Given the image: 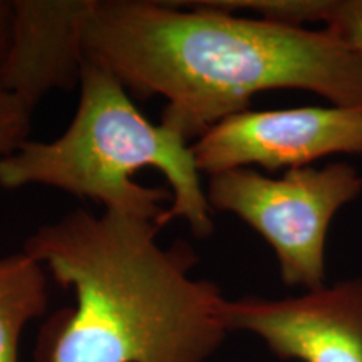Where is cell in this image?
<instances>
[{"instance_id":"52a82bcc","label":"cell","mask_w":362,"mask_h":362,"mask_svg":"<svg viewBox=\"0 0 362 362\" xmlns=\"http://www.w3.org/2000/svg\"><path fill=\"white\" fill-rule=\"evenodd\" d=\"M90 4L93 0H13V40L0 89L34 111L51 90H71L79 84Z\"/></svg>"},{"instance_id":"8992f818","label":"cell","mask_w":362,"mask_h":362,"mask_svg":"<svg viewBox=\"0 0 362 362\" xmlns=\"http://www.w3.org/2000/svg\"><path fill=\"white\" fill-rule=\"evenodd\" d=\"M221 319L282 361L362 362V275L293 297L226 298Z\"/></svg>"},{"instance_id":"8fae6325","label":"cell","mask_w":362,"mask_h":362,"mask_svg":"<svg viewBox=\"0 0 362 362\" xmlns=\"http://www.w3.org/2000/svg\"><path fill=\"white\" fill-rule=\"evenodd\" d=\"M13 22H16V6L13 0H0V74L8 59L13 40Z\"/></svg>"},{"instance_id":"277c9868","label":"cell","mask_w":362,"mask_h":362,"mask_svg":"<svg viewBox=\"0 0 362 362\" xmlns=\"http://www.w3.org/2000/svg\"><path fill=\"white\" fill-rule=\"evenodd\" d=\"M214 211L238 216L269 243L288 287H322L329 228L339 211L362 194V175L346 161L304 166L272 178L255 168L208 176Z\"/></svg>"},{"instance_id":"3957f363","label":"cell","mask_w":362,"mask_h":362,"mask_svg":"<svg viewBox=\"0 0 362 362\" xmlns=\"http://www.w3.org/2000/svg\"><path fill=\"white\" fill-rule=\"evenodd\" d=\"M79 104L71 124L52 141H27L0 158V187L59 188L101 203L104 211L155 221L185 220L194 237L214 233L192 143L138 110L112 72L86 59Z\"/></svg>"},{"instance_id":"9c48e42d","label":"cell","mask_w":362,"mask_h":362,"mask_svg":"<svg viewBox=\"0 0 362 362\" xmlns=\"http://www.w3.org/2000/svg\"><path fill=\"white\" fill-rule=\"evenodd\" d=\"M238 8L277 24H322L336 42L362 54V0H240Z\"/></svg>"},{"instance_id":"ba28073f","label":"cell","mask_w":362,"mask_h":362,"mask_svg":"<svg viewBox=\"0 0 362 362\" xmlns=\"http://www.w3.org/2000/svg\"><path fill=\"white\" fill-rule=\"evenodd\" d=\"M47 307L44 267L24 252L0 259V362H19L25 325L45 315Z\"/></svg>"},{"instance_id":"6da1fadb","label":"cell","mask_w":362,"mask_h":362,"mask_svg":"<svg viewBox=\"0 0 362 362\" xmlns=\"http://www.w3.org/2000/svg\"><path fill=\"white\" fill-rule=\"evenodd\" d=\"M84 54L131 96L165 98L161 123L189 143L250 110L265 90H307L330 104L362 106V54L322 29L238 16L210 0H93Z\"/></svg>"},{"instance_id":"30bf717a","label":"cell","mask_w":362,"mask_h":362,"mask_svg":"<svg viewBox=\"0 0 362 362\" xmlns=\"http://www.w3.org/2000/svg\"><path fill=\"white\" fill-rule=\"evenodd\" d=\"M33 110L19 98L0 89V158L16 153L29 141Z\"/></svg>"},{"instance_id":"7a4b0ae2","label":"cell","mask_w":362,"mask_h":362,"mask_svg":"<svg viewBox=\"0 0 362 362\" xmlns=\"http://www.w3.org/2000/svg\"><path fill=\"white\" fill-rule=\"evenodd\" d=\"M155 221L76 210L42 225L22 252L72 288L74 307L40 327L34 362H206L228 330L226 298L189 272L185 240L158 243Z\"/></svg>"},{"instance_id":"5b68a950","label":"cell","mask_w":362,"mask_h":362,"mask_svg":"<svg viewBox=\"0 0 362 362\" xmlns=\"http://www.w3.org/2000/svg\"><path fill=\"white\" fill-rule=\"evenodd\" d=\"M208 176L233 168L267 171L312 166L336 155L362 156V106L247 110L220 121L192 143Z\"/></svg>"}]
</instances>
